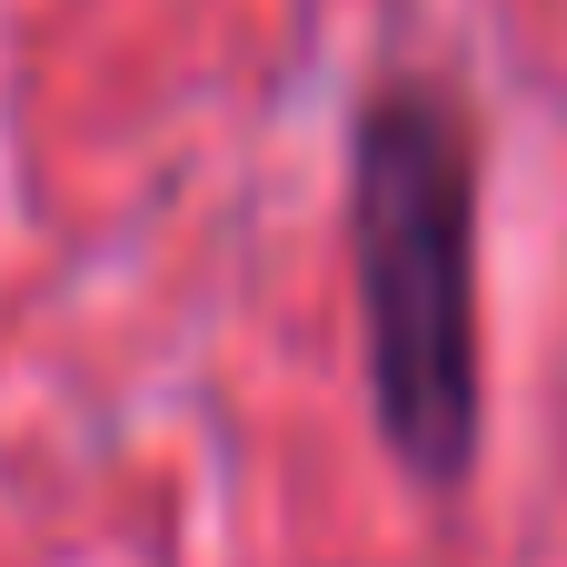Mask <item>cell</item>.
Segmentation results:
<instances>
[{
    "instance_id": "1",
    "label": "cell",
    "mask_w": 567,
    "mask_h": 567,
    "mask_svg": "<svg viewBox=\"0 0 567 567\" xmlns=\"http://www.w3.org/2000/svg\"><path fill=\"white\" fill-rule=\"evenodd\" d=\"M478 229H488L478 110L439 70L389 60L349 110V289H359L369 429L429 498H458L488 449Z\"/></svg>"
}]
</instances>
